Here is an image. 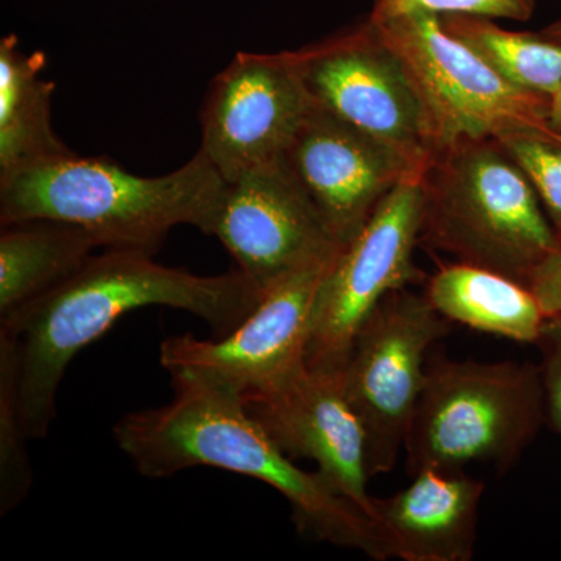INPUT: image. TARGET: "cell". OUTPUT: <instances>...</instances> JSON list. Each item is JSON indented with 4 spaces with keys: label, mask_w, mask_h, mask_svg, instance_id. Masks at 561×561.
<instances>
[{
    "label": "cell",
    "mask_w": 561,
    "mask_h": 561,
    "mask_svg": "<svg viewBox=\"0 0 561 561\" xmlns=\"http://www.w3.org/2000/svg\"><path fill=\"white\" fill-rule=\"evenodd\" d=\"M154 254L106 250L39 300L0 319V332L16 341L18 390L31 438L49 434L57 393L81 350L136 309H180L209 324L217 337L238 328L261 294L238 268L216 276L165 267Z\"/></svg>",
    "instance_id": "cell-1"
},
{
    "label": "cell",
    "mask_w": 561,
    "mask_h": 561,
    "mask_svg": "<svg viewBox=\"0 0 561 561\" xmlns=\"http://www.w3.org/2000/svg\"><path fill=\"white\" fill-rule=\"evenodd\" d=\"M173 398L122 416L117 446L139 474L164 479L210 467L267 483L291 508L298 530L321 542L389 560L375 522L320 471H306L247 409L239 391L187 373L171 375Z\"/></svg>",
    "instance_id": "cell-2"
},
{
    "label": "cell",
    "mask_w": 561,
    "mask_h": 561,
    "mask_svg": "<svg viewBox=\"0 0 561 561\" xmlns=\"http://www.w3.org/2000/svg\"><path fill=\"white\" fill-rule=\"evenodd\" d=\"M225 187L202 150L162 176L135 175L108 158L70 151L0 175V225L65 221L106 250L154 254L180 225L208 234Z\"/></svg>",
    "instance_id": "cell-3"
},
{
    "label": "cell",
    "mask_w": 561,
    "mask_h": 561,
    "mask_svg": "<svg viewBox=\"0 0 561 561\" xmlns=\"http://www.w3.org/2000/svg\"><path fill=\"white\" fill-rule=\"evenodd\" d=\"M421 241L526 284L561 241L537 192L493 138L432 151L421 175Z\"/></svg>",
    "instance_id": "cell-4"
},
{
    "label": "cell",
    "mask_w": 561,
    "mask_h": 561,
    "mask_svg": "<svg viewBox=\"0 0 561 561\" xmlns=\"http://www.w3.org/2000/svg\"><path fill=\"white\" fill-rule=\"evenodd\" d=\"M546 420L540 368L529 362H427L404 449L409 474L512 468Z\"/></svg>",
    "instance_id": "cell-5"
},
{
    "label": "cell",
    "mask_w": 561,
    "mask_h": 561,
    "mask_svg": "<svg viewBox=\"0 0 561 561\" xmlns=\"http://www.w3.org/2000/svg\"><path fill=\"white\" fill-rule=\"evenodd\" d=\"M370 21V20H368ZM411 81L432 151L461 139L552 130L548 98L513 87L454 38L435 14L373 22Z\"/></svg>",
    "instance_id": "cell-6"
},
{
    "label": "cell",
    "mask_w": 561,
    "mask_h": 561,
    "mask_svg": "<svg viewBox=\"0 0 561 561\" xmlns=\"http://www.w3.org/2000/svg\"><path fill=\"white\" fill-rule=\"evenodd\" d=\"M453 323L424 294L390 291L354 339L341 379L367 442L368 471L397 467L427 370V353Z\"/></svg>",
    "instance_id": "cell-7"
},
{
    "label": "cell",
    "mask_w": 561,
    "mask_h": 561,
    "mask_svg": "<svg viewBox=\"0 0 561 561\" xmlns=\"http://www.w3.org/2000/svg\"><path fill=\"white\" fill-rule=\"evenodd\" d=\"M423 205L421 176L402 181L324 273L306 348L309 368L341 373L354 339L383 298L421 278L413 251Z\"/></svg>",
    "instance_id": "cell-8"
},
{
    "label": "cell",
    "mask_w": 561,
    "mask_h": 561,
    "mask_svg": "<svg viewBox=\"0 0 561 561\" xmlns=\"http://www.w3.org/2000/svg\"><path fill=\"white\" fill-rule=\"evenodd\" d=\"M295 54L317 108L426 168L431 150L419 99L370 21Z\"/></svg>",
    "instance_id": "cell-9"
},
{
    "label": "cell",
    "mask_w": 561,
    "mask_h": 561,
    "mask_svg": "<svg viewBox=\"0 0 561 561\" xmlns=\"http://www.w3.org/2000/svg\"><path fill=\"white\" fill-rule=\"evenodd\" d=\"M316 108L294 51H241L210 83L201 150L227 183L283 161Z\"/></svg>",
    "instance_id": "cell-10"
},
{
    "label": "cell",
    "mask_w": 561,
    "mask_h": 561,
    "mask_svg": "<svg viewBox=\"0 0 561 561\" xmlns=\"http://www.w3.org/2000/svg\"><path fill=\"white\" fill-rule=\"evenodd\" d=\"M208 236L261 295L294 273L331 264L343 249L284 160L227 183Z\"/></svg>",
    "instance_id": "cell-11"
},
{
    "label": "cell",
    "mask_w": 561,
    "mask_h": 561,
    "mask_svg": "<svg viewBox=\"0 0 561 561\" xmlns=\"http://www.w3.org/2000/svg\"><path fill=\"white\" fill-rule=\"evenodd\" d=\"M332 264V262H331ZM305 268L262 291L245 320L216 341L172 335L160 346L169 375L187 373L241 394L275 382L306 362L317 295L330 265Z\"/></svg>",
    "instance_id": "cell-12"
},
{
    "label": "cell",
    "mask_w": 561,
    "mask_h": 561,
    "mask_svg": "<svg viewBox=\"0 0 561 561\" xmlns=\"http://www.w3.org/2000/svg\"><path fill=\"white\" fill-rule=\"evenodd\" d=\"M247 409L291 459H308L342 496L371 518L367 442L343 391L341 373L306 362L275 382L242 394ZM373 519V518H371Z\"/></svg>",
    "instance_id": "cell-13"
},
{
    "label": "cell",
    "mask_w": 561,
    "mask_h": 561,
    "mask_svg": "<svg viewBox=\"0 0 561 561\" xmlns=\"http://www.w3.org/2000/svg\"><path fill=\"white\" fill-rule=\"evenodd\" d=\"M284 164L342 247L398 184L424 172L400 151L317 106L291 140Z\"/></svg>",
    "instance_id": "cell-14"
},
{
    "label": "cell",
    "mask_w": 561,
    "mask_h": 561,
    "mask_svg": "<svg viewBox=\"0 0 561 561\" xmlns=\"http://www.w3.org/2000/svg\"><path fill=\"white\" fill-rule=\"evenodd\" d=\"M405 489L373 497L389 559L471 561L485 485L467 471L423 470Z\"/></svg>",
    "instance_id": "cell-15"
},
{
    "label": "cell",
    "mask_w": 561,
    "mask_h": 561,
    "mask_svg": "<svg viewBox=\"0 0 561 561\" xmlns=\"http://www.w3.org/2000/svg\"><path fill=\"white\" fill-rule=\"evenodd\" d=\"M423 294L451 323L524 345H537L548 321L526 284L465 262L442 265Z\"/></svg>",
    "instance_id": "cell-16"
},
{
    "label": "cell",
    "mask_w": 561,
    "mask_h": 561,
    "mask_svg": "<svg viewBox=\"0 0 561 561\" xmlns=\"http://www.w3.org/2000/svg\"><path fill=\"white\" fill-rule=\"evenodd\" d=\"M91 232L57 220L3 225L0 232V319L39 300L90 260Z\"/></svg>",
    "instance_id": "cell-17"
},
{
    "label": "cell",
    "mask_w": 561,
    "mask_h": 561,
    "mask_svg": "<svg viewBox=\"0 0 561 561\" xmlns=\"http://www.w3.org/2000/svg\"><path fill=\"white\" fill-rule=\"evenodd\" d=\"M44 68L43 51L27 54L14 36L0 41V175L72 151L51 127L55 84Z\"/></svg>",
    "instance_id": "cell-18"
},
{
    "label": "cell",
    "mask_w": 561,
    "mask_h": 561,
    "mask_svg": "<svg viewBox=\"0 0 561 561\" xmlns=\"http://www.w3.org/2000/svg\"><path fill=\"white\" fill-rule=\"evenodd\" d=\"M443 27L519 90L551 98L561 84V44L542 33L511 32L490 18L440 16Z\"/></svg>",
    "instance_id": "cell-19"
},
{
    "label": "cell",
    "mask_w": 561,
    "mask_h": 561,
    "mask_svg": "<svg viewBox=\"0 0 561 561\" xmlns=\"http://www.w3.org/2000/svg\"><path fill=\"white\" fill-rule=\"evenodd\" d=\"M18 368L20 354L16 341L0 332V516L20 507L33 485V468L27 451L31 435L22 419Z\"/></svg>",
    "instance_id": "cell-20"
},
{
    "label": "cell",
    "mask_w": 561,
    "mask_h": 561,
    "mask_svg": "<svg viewBox=\"0 0 561 561\" xmlns=\"http://www.w3.org/2000/svg\"><path fill=\"white\" fill-rule=\"evenodd\" d=\"M496 140L530 181L561 241V136L530 128Z\"/></svg>",
    "instance_id": "cell-21"
},
{
    "label": "cell",
    "mask_w": 561,
    "mask_h": 561,
    "mask_svg": "<svg viewBox=\"0 0 561 561\" xmlns=\"http://www.w3.org/2000/svg\"><path fill=\"white\" fill-rule=\"evenodd\" d=\"M535 7V0H375L368 20L382 22L409 14H470L494 21L527 22L534 16Z\"/></svg>",
    "instance_id": "cell-22"
},
{
    "label": "cell",
    "mask_w": 561,
    "mask_h": 561,
    "mask_svg": "<svg viewBox=\"0 0 561 561\" xmlns=\"http://www.w3.org/2000/svg\"><path fill=\"white\" fill-rule=\"evenodd\" d=\"M540 368L542 393H545L546 420L561 435V321H546L540 341Z\"/></svg>",
    "instance_id": "cell-23"
},
{
    "label": "cell",
    "mask_w": 561,
    "mask_h": 561,
    "mask_svg": "<svg viewBox=\"0 0 561 561\" xmlns=\"http://www.w3.org/2000/svg\"><path fill=\"white\" fill-rule=\"evenodd\" d=\"M526 286L534 291L545 316L561 321V243L530 272Z\"/></svg>",
    "instance_id": "cell-24"
},
{
    "label": "cell",
    "mask_w": 561,
    "mask_h": 561,
    "mask_svg": "<svg viewBox=\"0 0 561 561\" xmlns=\"http://www.w3.org/2000/svg\"><path fill=\"white\" fill-rule=\"evenodd\" d=\"M549 127L561 136V84L548 101Z\"/></svg>",
    "instance_id": "cell-25"
},
{
    "label": "cell",
    "mask_w": 561,
    "mask_h": 561,
    "mask_svg": "<svg viewBox=\"0 0 561 561\" xmlns=\"http://www.w3.org/2000/svg\"><path fill=\"white\" fill-rule=\"evenodd\" d=\"M541 33L542 35L548 36V38L561 44V16L559 20L553 21L552 24H549L548 27L542 28Z\"/></svg>",
    "instance_id": "cell-26"
}]
</instances>
